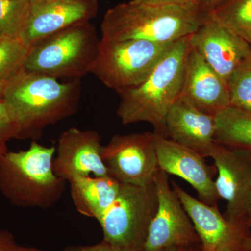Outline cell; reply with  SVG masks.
Here are the masks:
<instances>
[{"label":"cell","instance_id":"cell-29","mask_svg":"<svg viewBox=\"0 0 251 251\" xmlns=\"http://www.w3.org/2000/svg\"><path fill=\"white\" fill-rule=\"evenodd\" d=\"M242 251H251V235L244 238L243 240Z\"/></svg>","mask_w":251,"mask_h":251},{"label":"cell","instance_id":"cell-34","mask_svg":"<svg viewBox=\"0 0 251 251\" xmlns=\"http://www.w3.org/2000/svg\"><path fill=\"white\" fill-rule=\"evenodd\" d=\"M161 251H184L179 249V248L176 247H172L168 248V249H164V250Z\"/></svg>","mask_w":251,"mask_h":251},{"label":"cell","instance_id":"cell-20","mask_svg":"<svg viewBox=\"0 0 251 251\" xmlns=\"http://www.w3.org/2000/svg\"><path fill=\"white\" fill-rule=\"evenodd\" d=\"M208 17L232 29L251 45V0H222Z\"/></svg>","mask_w":251,"mask_h":251},{"label":"cell","instance_id":"cell-13","mask_svg":"<svg viewBox=\"0 0 251 251\" xmlns=\"http://www.w3.org/2000/svg\"><path fill=\"white\" fill-rule=\"evenodd\" d=\"M190 44L227 82L232 72L250 57L249 43L209 17L191 34Z\"/></svg>","mask_w":251,"mask_h":251},{"label":"cell","instance_id":"cell-27","mask_svg":"<svg viewBox=\"0 0 251 251\" xmlns=\"http://www.w3.org/2000/svg\"><path fill=\"white\" fill-rule=\"evenodd\" d=\"M16 247L14 237L11 234L0 231V251H11Z\"/></svg>","mask_w":251,"mask_h":251},{"label":"cell","instance_id":"cell-23","mask_svg":"<svg viewBox=\"0 0 251 251\" xmlns=\"http://www.w3.org/2000/svg\"><path fill=\"white\" fill-rule=\"evenodd\" d=\"M230 106L251 113V63H243L227 80Z\"/></svg>","mask_w":251,"mask_h":251},{"label":"cell","instance_id":"cell-10","mask_svg":"<svg viewBox=\"0 0 251 251\" xmlns=\"http://www.w3.org/2000/svg\"><path fill=\"white\" fill-rule=\"evenodd\" d=\"M210 158L218 176L216 191L227 202L225 217L234 225L250 230L248 204L251 189V152L216 143Z\"/></svg>","mask_w":251,"mask_h":251},{"label":"cell","instance_id":"cell-7","mask_svg":"<svg viewBox=\"0 0 251 251\" xmlns=\"http://www.w3.org/2000/svg\"><path fill=\"white\" fill-rule=\"evenodd\" d=\"M158 206L156 185L122 184L115 202L99 220L104 242L130 251H143Z\"/></svg>","mask_w":251,"mask_h":251},{"label":"cell","instance_id":"cell-24","mask_svg":"<svg viewBox=\"0 0 251 251\" xmlns=\"http://www.w3.org/2000/svg\"><path fill=\"white\" fill-rule=\"evenodd\" d=\"M19 138V128L9 107L3 98H0V155L8 152L7 143Z\"/></svg>","mask_w":251,"mask_h":251},{"label":"cell","instance_id":"cell-15","mask_svg":"<svg viewBox=\"0 0 251 251\" xmlns=\"http://www.w3.org/2000/svg\"><path fill=\"white\" fill-rule=\"evenodd\" d=\"M98 0H56L30 4L23 40L31 46L38 41L81 23L89 22L98 12Z\"/></svg>","mask_w":251,"mask_h":251},{"label":"cell","instance_id":"cell-16","mask_svg":"<svg viewBox=\"0 0 251 251\" xmlns=\"http://www.w3.org/2000/svg\"><path fill=\"white\" fill-rule=\"evenodd\" d=\"M165 133L175 143L209 157L216 145L215 116L201 111L180 96L168 112Z\"/></svg>","mask_w":251,"mask_h":251},{"label":"cell","instance_id":"cell-9","mask_svg":"<svg viewBox=\"0 0 251 251\" xmlns=\"http://www.w3.org/2000/svg\"><path fill=\"white\" fill-rule=\"evenodd\" d=\"M102 158L109 175L123 184L148 186L159 170L153 132L114 135L103 147Z\"/></svg>","mask_w":251,"mask_h":251},{"label":"cell","instance_id":"cell-35","mask_svg":"<svg viewBox=\"0 0 251 251\" xmlns=\"http://www.w3.org/2000/svg\"><path fill=\"white\" fill-rule=\"evenodd\" d=\"M249 62L251 63V53H250V57H249Z\"/></svg>","mask_w":251,"mask_h":251},{"label":"cell","instance_id":"cell-8","mask_svg":"<svg viewBox=\"0 0 251 251\" xmlns=\"http://www.w3.org/2000/svg\"><path fill=\"white\" fill-rule=\"evenodd\" d=\"M154 183L158 206L143 251H161L172 247L184 251L185 248L201 243L192 221L170 186L169 175L158 170Z\"/></svg>","mask_w":251,"mask_h":251},{"label":"cell","instance_id":"cell-21","mask_svg":"<svg viewBox=\"0 0 251 251\" xmlns=\"http://www.w3.org/2000/svg\"><path fill=\"white\" fill-rule=\"evenodd\" d=\"M30 46L21 37L0 36V82H6L24 67Z\"/></svg>","mask_w":251,"mask_h":251},{"label":"cell","instance_id":"cell-18","mask_svg":"<svg viewBox=\"0 0 251 251\" xmlns=\"http://www.w3.org/2000/svg\"><path fill=\"white\" fill-rule=\"evenodd\" d=\"M69 183L77 211L82 216L97 221L115 202L122 185L110 175L79 176Z\"/></svg>","mask_w":251,"mask_h":251},{"label":"cell","instance_id":"cell-5","mask_svg":"<svg viewBox=\"0 0 251 251\" xmlns=\"http://www.w3.org/2000/svg\"><path fill=\"white\" fill-rule=\"evenodd\" d=\"M100 40L90 21L79 23L31 46L23 68L57 80H80L91 72Z\"/></svg>","mask_w":251,"mask_h":251},{"label":"cell","instance_id":"cell-25","mask_svg":"<svg viewBox=\"0 0 251 251\" xmlns=\"http://www.w3.org/2000/svg\"><path fill=\"white\" fill-rule=\"evenodd\" d=\"M62 251H130L120 248L114 247L108 243L103 242L98 244L87 247H69Z\"/></svg>","mask_w":251,"mask_h":251},{"label":"cell","instance_id":"cell-28","mask_svg":"<svg viewBox=\"0 0 251 251\" xmlns=\"http://www.w3.org/2000/svg\"><path fill=\"white\" fill-rule=\"evenodd\" d=\"M221 1L222 0H198V4L201 9L209 16Z\"/></svg>","mask_w":251,"mask_h":251},{"label":"cell","instance_id":"cell-6","mask_svg":"<svg viewBox=\"0 0 251 251\" xmlns=\"http://www.w3.org/2000/svg\"><path fill=\"white\" fill-rule=\"evenodd\" d=\"M174 43L100 39L90 73L104 85L122 94L143 82Z\"/></svg>","mask_w":251,"mask_h":251},{"label":"cell","instance_id":"cell-22","mask_svg":"<svg viewBox=\"0 0 251 251\" xmlns=\"http://www.w3.org/2000/svg\"><path fill=\"white\" fill-rule=\"evenodd\" d=\"M29 9V0H0V36L21 37Z\"/></svg>","mask_w":251,"mask_h":251},{"label":"cell","instance_id":"cell-30","mask_svg":"<svg viewBox=\"0 0 251 251\" xmlns=\"http://www.w3.org/2000/svg\"><path fill=\"white\" fill-rule=\"evenodd\" d=\"M11 251H41L39 249H34V248H25L16 247Z\"/></svg>","mask_w":251,"mask_h":251},{"label":"cell","instance_id":"cell-19","mask_svg":"<svg viewBox=\"0 0 251 251\" xmlns=\"http://www.w3.org/2000/svg\"><path fill=\"white\" fill-rule=\"evenodd\" d=\"M215 142L251 152V113L229 106L215 115Z\"/></svg>","mask_w":251,"mask_h":251},{"label":"cell","instance_id":"cell-14","mask_svg":"<svg viewBox=\"0 0 251 251\" xmlns=\"http://www.w3.org/2000/svg\"><path fill=\"white\" fill-rule=\"evenodd\" d=\"M173 186L192 221L202 244V250L242 251L243 240L251 235L249 229L227 221L220 212L218 205H209L193 197L175 181Z\"/></svg>","mask_w":251,"mask_h":251},{"label":"cell","instance_id":"cell-33","mask_svg":"<svg viewBox=\"0 0 251 251\" xmlns=\"http://www.w3.org/2000/svg\"><path fill=\"white\" fill-rule=\"evenodd\" d=\"M6 82H0V98H3Z\"/></svg>","mask_w":251,"mask_h":251},{"label":"cell","instance_id":"cell-36","mask_svg":"<svg viewBox=\"0 0 251 251\" xmlns=\"http://www.w3.org/2000/svg\"><path fill=\"white\" fill-rule=\"evenodd\" d=\"M201 251H203V250H202V249H201Z\"/></svg>","mask_w":251,"mask_h":251},{"label":"cell","instance_id":"cell-12","mask_svg":"<svg viewBox=\"0 0 251 251\" xmlns=\"http://www.w3.org/2000/svg\"><path fill=\"white\" fill-rule=\"evenodd\" d=\"M103 147L95 130H65L59 136L52 162L54 174L66 182L79 176L110 175L102 158Z\"/></svg>","mask_w":251,"mask_h":251},{"label":"cell","instance_id":"cell-11","mask_svg":"<svg viewBox=\"0 0 251 251\" xmlns=\"http://www.w3.org/2000/svg\"><path fill=\"white\" fill-rule=\"evenodd\" d=\"M153 139L159 169L187 181L197 191L200 201L217 206L220 198L214 180L216 168L208 165L201 153L166 137L153 132Z\"/></svg>","mask_w":251,"mask_h":251},{"label":"cell","instance_id":"cell-31","mask_svg":"<svg viewBox=\"0 0 251 251\" xmlns=\"http://www.w3.org/2000/svg\"><path fill=\"white\" fill-rule=\"evenodd\" d=\"M248 219H249L251 227V189L250 196H249V204H248Z\"/></svg>","mask_w":251,"mask_h":251},{"label":"cell","instance_id":"cell-3","mask_svg":"<svg viewBox=\"0 0 251 251\" xmlns=\"http://www.w3.org/2000/svg\"><path fill=\"white\" fill-rule=\"evenodd\" d=\"M191 35L175 41L143 82L119 94L117 115L124 125L148 122L155 133L166 137L165 122L173 103L179 98Z\"/></svg>","mask_w":251,"mask_h":251},{"label":"cell","instance_id":"cell-32","mask_svg":"<svg viewBox=\"0 0 251 251\" xmlns=\"http://www.w3.org/2000/svg\"><path fill=\"white\" fill-rule=\"evenodd\" d=\"M31 5L43 4V3L50 2L56 0H29Z\"/></svg>","mask_w":251,"mask_h":251},{"label":"cell","instance_id":"cell-17","mask_svg":"<svg viewBox=\"0 0 251 251\" xmlns=\"http://www.w3.org/2000/svg\"><path fill=\"white\" fill-rule=\"evenodd\" d=\"M181 97L213 116L230 106L227 82L192 47L186 59Z\"/></svg>","mask_w":251,"mask_h":251},{"label":"cell","instance_id":"cell-2","mask_svg":"<svg viewBox=\"0 0 251 251\" xmlns=\"http://www.w3.org/2000/svg\"><path fill=\"white\" fill-rule=\"evenodd\" d=\"M207 18L198 4H146L131 0L106 11L101 39L169 44L191 35Z\"/></svg>","mask_w":251,"mask_h":251},{"label":"cell","instance_id":"cell-26","mask_svg":"<svg viewBox=\"0 0 251 251\" xmlns=\"http://www.w3.org/2000/svg\"><path fill=\"white\" fill-rule=\"evenodd\" d=\"M133 1L135 2L146 4L186 5L198 4V0H133Z\"/></svg>","mask_w":251,"mask_h":251},{"label":"cell","instance_id":"cell-4","mask_svg":"<svg viewBox=\"0 0 251 251\" xmlns=\"http://www.w3.org/2000/svg\"><path fill=\"white\" fill-rule=\"evenodd\" d=\"M56 148L32 140L29 148L0 155V189L14 204L48 209L62 198L66 181L54 174Z\"/></svg>","mask_w":251,"mask_h":251},{"label":"cell","instance_id":"cell-1","mask_svg":"<svg viewBox=\"0 0 251 251\" xmlns=\"http://www.w3.org/2000/svg\"><path fill=\"white\" fill-rule=\"evenodd\" d=\"M80 80L59 82L24 68L5 86L4 99L19 128L18 139H39L50 125L77 111Z\"/></svg>","mask_w":251,"mask_h":251}]
</instances>
